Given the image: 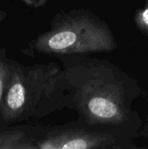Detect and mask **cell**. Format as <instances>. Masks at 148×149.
<instances>
[{"instance_id":"obj_6","label":"cell","mask_w":148,"mask_h":149,"mask_svg":"<svg viewBox=\"0 0 148 149\" xmlns=\"http://www.w3.org/2000/svg\"><path fill=\"white\" fill-rule=\"evenodd\" d=\"M10 58L7 57V52L5 48H0V109L8 83V79L10 75Z\"/></svg>"},{"instance_id":"obj_7","label":"cell","mask_w":148,"mask_h":149,"mask_svg":"<svg viewBox=\"0 0 148 149\" xmlns=\"http://www.w3.org/2000/svg\"><path fill=\"white\" fill-rule=\"evenodd\" d=\"M133 20L138 30L148 38V0H146L143 7L136 10Z\"/></svg>"},{"instance_id":"obj_4","label":"cell","mask_w":148,"mask_h":149,"mask_svg":"<svg viewBox=\"0 0 148 149\" xmlns=\"http://www.w3.org/2000/svg\"><path fill=\"white\" fill-rule=\"evenodd\" d=\"M121 141L110 133L76 127H58L36 141L37 149L122 148Z\"/></svg>"},{"instance_id":"obj_5","label":"cell","mask_w":148,"mask_h":149,"mask_svg":"<svg viewBox=\"0 0 148 149\" xmlns=\"http://www.w3.org/2000/svg\"><path fill=\"white\" fill-rule=\"evenodd\" d=\"M0 149H37L36 141L21 130L0 133Z\"/></svg>"},{"instance_id":"obj_8","label":"cell","mask_w":148,"mask_h":149,"mask_svg":"<svg viewBox=\"0 0 148 149\" xmlns=\"http://www.w3.org/2000/svg\"><path fill=\"white\" fill-rule=\"evenodd\" d=\"M148 137V114L147 118V123L144 125L143 127V129L141 131H140L139 133H137V135L136 137Z\"/></svg>"},{"instance_id":"obj_1","label":"cell","mask_w":148,"mask_h":149,"mask_svg":"<svg viewBox=\"0 0 148 149\" xmlns=\"http://www.w3.org/2000/svg\"><path fill=\"white\" fill-rule=\"evenodd\" d=\"M66 89V108L82 124L139 129L140 119L133 110L141 93L137 81L112 62L86 55L61 56Z\"/></svg>"},{"instance_id":"obj_3","label":"cell","mask_w":148,"mask_h":149,"mask_svg":"<svg viewBox=\"0 0 148 149\" xmlns=\"http://www.w3.org/2000/svg\"><path fill=\"white\" fill-rule=\"evenodd\" d=\"M115 36L108 24L85 9L58 11L50 28L32 39L21 52L26 55H87L117 49Z\"/></svg>"},{"instance_id":"obj_9","label":"cell","mask_w":148,"mask_h":149,"mask_svg":"<svg viewBox=\"0 0 148 149\" xmlns=\"http://www.w3.org/2000/svg\"><path fill=\"white\" fill-rule=\"evenodd\" d=\"M6 17H7V13L4 10H3L0 9V24L4 21V19Z\"/></svg>"},{"instance_id":"obj_2","label":"cell","mask_w":148,"mask_h":149,"mask_svg":"<svg viewBox=\"0 0 148 149\" xmlns=\"http://www.w3.org/2000/svg\"><path fill=\"white\" fill-rule=\"evenodd\" d=\"M65 108L66 89L61 65L54 62L24 65L10 58L0 123L10 126Z\"/></svg>"}]
</instances>
